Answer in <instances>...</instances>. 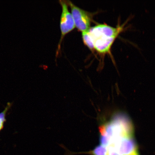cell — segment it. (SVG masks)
Segmentation results:
<instances>
[{
    "label": "cell",
    "mask_w": 155,
    "mask_h": 155,
    "mask_svg": "<svg viewBox=\"0 0 155 155\" xmlns=\"http://www.w3.org/2000/svg\"><path fill=\"white\" fill-rule=\"evenodd\" d=\"M128 21L113 27L105 24L91 27L87 31L94 45V50L101 54H110L112 45L119 34L126 29Z\"/></svg>",
    "instance_id": "cell-1"
},
{
    "label": "cell",
    "mask_w": 155,
    "mask_h": 155,
    "mask_svg": "<svg viewBox=\"0 0 155 155\" xmlns=\"http://www.w3.org/2000/svg\"><path fill=\"white\" fill-rule=\"evenodd\" d=\"M71 10L75 27L82 33L88 31L90 28L92 20V13L84 10L77 6L70 1H67Z\"/></svg>",
    "instance_id": "cell-2"
},
{
    "label": "cell",
    "mask_w": 155,
    "mask_h": 155,
    "mask_svg": "<svg viewBox=\"0 0 155 155\" xmlns=\"http://www.w3.org/2000/svg\"><path fill=\"white\" fill-rule=\"evenodd\" d=\"M110 145L113 146L120 155H138L133 137H120L112 141Z\"/></svg>",
    "instance_id": "cell-3"
},
{
    "label": "cell",
    "mask_w": 155,
    "mask_h": 155,
    "mask_svg": "<svg viewBox=\"0 0 155 155\" xmlns=\"http://www.w3.org/2000/svg\"><path fill=\"white\" fill-rule=\"evenodd\" d=\"M59 2L62 8V12L60 21L61 36L58 49H59L62 41L65 35L72 31L75 27L72 15L69 11L67 1L61 0Z\"/></svg>",
    "instance_id": "cell-4"
},
{
    "label": "cell",
    "mask_w": 155,
    "mask_h": 155,
    "mask_svg": "<svg viewBox=\"0 0 155 155\" xmlns=\"http://www.w3.org/2000/svg\"><path fill=\"white\" fill-rule=\"evenodd\" d=\"M112 119L117 121L121 125L127 137H133L134 129L131 121L127 115L123 113L116 114Z\"/></svg>",
    "instance_id": "cell-5"
},
{
    "label": "cell",
    "mask_w": 155,
    "mask_h": 155,
    "mask_svg": "<svg viewBox=\"0 0 155 155\" xmlns=\"http://www.w3.org/2000/svg\"><path fill=\"white\" fill-rule=\"evenodd\" d=\"M86 153L91 155H108V148L100 144L97 146L94 150Z\"/></svg>",
    "instance_id": "cell-6"
},
{
    "label": "cell",
    "mask_w": 155,
    "mask_h": 155,
    "mask_svg": "<svg viewBox=\"0 0 155 155\" xmlns=\"http://www.w3.org/2000/svg\"><path fill=\"white\" fill-rule=\"evenodd\" d=\"M12 104L10 102L8 103L7 105L5 107V110L0 113V132L4 128L5 123L6 121V116L10 108L11 107Z\"/></svg>",
    "instance_id": "cell-7"
},
{
    "label": "cell",
    "mask_w": 155,
    "mask_h": 155,
    "mask_svg": "<svg viewBox=\"0 0 155 155\" xmlns=\"http://www.w3.org/2000/svg\"><path fill=\"white\" fill-rule=\"evenodd\" d=\"M107 148L108 155H120L115 148L112 145H109L107 147Z\"/></svg>",
    "instance_id": "cell-8"
}]
</instances>
